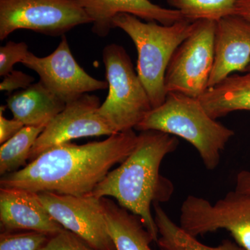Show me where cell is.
I'll list each match as a JSON object with an SVG mask.
<instances>
[{
    "mask_svg": "<svg viewBox=\"0 0 250 250\" xmlns=\"http://www.w3.org/2000/svg\"><path fill=\"white\" fill-rule=\"evenodd\" d=\"M46 126H24L0 147V174L11 173L25 166L31 149Z\"/></svg>",
    "mask_w": 250,
    "mask_h": 250,
    "instance_id": "d6986e66",
    "label": "cell"
},
{
    "mask_svg": "<svg viewBox=\"0 0 250 250\" xmlns=\"http://www.w3.org/2000/svg\"><path fill=\"white\" fill-rule=\"evenodd\" d=\"M108 231L116 250H153L154 241L142 220L107 197H102Z\"/></svg>",
    "mask_w": 250,
    "mask_h": 250,
    "instance_id": "2e32d148",
    "label": "cell"
},
{
    "mask_svg": "<svg viewBox=\"0 0 250 250\" xmlns=\"http://www.w3.org/2000/svg\"><path fill=\"white\" fill-rule=\"evenodd\" d=\"M216 21H195L190 35L174 51L165 75L167 93L198 99L208 89L214 62Z\"/></svg>",
    "mask_w": 250,
    "mask_h": 250,
    "instance_id": "ba28073f",
    "label": "cell"
},
{
    "mask_svg": "<svg viewBox=\"0 0 250 250\" xmlns=\"http://www.w3.org/2000/svg\"><path fill=\"white\" fill-rule=\"evenodd\" d=\"M238 0H167L185 19L191 21L211 20L218 21L234 14Z\"/></svg>",
    "mask_w": 250,
    "mask_h": 250,
    "instance_id": "ffe728a7",
    "label": "cell"
},
{
    "mask_svg": "<svg viewBox=\"0 0 250 250\" xmlns=\"http://www.w3.org/2000/svg\"><path fill=\"white\" fill-rule=\"evenodd\" d=\"M3 77L4 79L0 83V90L7 92L9 95L14 90L20 88L26 89L34 82V77L19 70H13L11 73Z\"/></svg>",
    "mask_w": 250,
    "mask_h": 250,
    "instance_id": "cb8c5ba5",
    "label": "cell"
},
{
    "mask_svg": "<svg viewBox=\"0 0 250 250\" xmlns=\"http://www.w3.org/2000/svg\"><path fill=\"white\" fill-rule=\"evenodd\" d=\"M154 220L159 232L156 243L161 250H246L236 242L225 240L217 247L206 246L174 223L160 204H154Z\"/></svg>",
    "mask_w": 250,
    "mask_h": 250,
    "instance_id": "ac0fdd59",
    "label": "cell"
},
{
    "mask_svg": "<svg viewBox=\"0 0 250 250\" xmlns=\"http://www.w3.org/2000/svg\"><path fill=\"white\" fill-rule=\"evenodd\" d=\"M6 106H1L0 107V143H3L9 141L15 135L19 132L24 127V125L17 120H9L5 118L4 112Z\"/></svg>",
    "mask_w": 250,
    "mask_h": 250,
    "instance_id": "d4e9b609",
    "label": "cell"
},
{
    "mask_svg": "<svg viewBox=\"0 0 250 250\" xmlns=\"http://www.w3.org/2000/svg\"><path fill=\"white\" fill-rule=\"evenodd\" d=\"M90 23L77 0H0L1 41L18 29L59 36Z\"/></svg>",
    "mask_w": 250,
    "mask_h": 250,
    "instance_id": "52a82bcc",
    "label": "cell"
},
{
    "mask_svg": "<svg viewBox=\"0 0 250 250\" xmlns=\"http://www.w3.org/2000/svg\"><path fill=\"white\" fill-rule=\"evenodd\" d=\"M6 103L14 119L24 126H47L66 105L41 81L11 94Z\"/></svg>",
    "mask_w": 250,
    "mask_h": 250,
    "instance_id": "9a60e30c",
    "label": "cell"
},
{
    "mask_svg": "<svg viewBox=\"0 0 250 250\" xmlns=\"http://www.w3.org/2000/svg\"><path fill=\"white\" fill-rule=\"evenodd\" d=\"M178 146V140L172 135L154 130L141 131L132 152L90 195L116 199L121 207L141 218L157 242L159 232L151 207L170 201L173 195V184L160 173V167Z\"/></svg>",
    "mask_w": 250,
    "mask_h": 250,
    "instance_id": "7a4b0ae2",
    "label": "cell"
},
{
    "mask_svg": "<svg viewBox=\"0 0 250 250\" xmlns=\"http://www.w3.org/2000/svg\"><path fill=\"white\" fill-rule=\"evenodd\" d=\"M135 129L154 130L186 140L208 170L217 168L222 152L234 136L232 129L207 113L199 99L177 93H167L164 103L153 108Z\"/></svg>",
    "mask_w": 250,
    "mask_h": 250,
    "instance_id": "3957f363",
    "label": "cell"
},
{
    "mask_svg": "<svg viewBox=\"0 0 250 250\" xmlns=\"http://www.w3.org/2000/svg\"><path fill=\"white\" fill-rule=\"evenodd\" d=\"M235 190L239 192H250V170L238 172L236 179Z\"/></svg>",
    "mask_w": 250,
    "mask_h": 250,
    "instance_id": "484cf974",
    "label": "cell"
},
{
    "mask_svg": "<svg viewBox=\"0 0 250 250\" xmlns=\"http://www.w3.org/2000/svg\"><path fill=\"white\" fill-rule=\"evenodd\" d=\"M250 64L249 67H248V71H250ZM248 71H247V72H248Z\"/></svg>",
    "mask_w": 250,
    "mask_h": 250,
    "instance_id": "f1b7e54d",
    "label": "cell"
},
{
    "mask_svg": "<svg viewBox=\"0 0 250 250\" xmlns=\"http://www.w3.org/2000/svg\"><path fill=\"white\" fill-rule=\"evenodd\" d=\"M234 14L239 15L242 17L246 18L250 21V6H236Z\"/></svg>",
    "mask_w": 250,
    "mask_h": 250,
    "instance_id": "4316f807",
    "label": "cell"
},
{
    "mask_svg": "<svg viewBox=\"0 0 250 250\" xmlns=\"http://www.w3.org/2000/svg\"><path fill=\"white\" fill-rule=\"evenodd\" d=\"M250 6V0H238L236 6Z\"/></svg>",
    "mask_w": 250,
    "mask_h": 250,
    "instance_id": "83f0119b",
    "label": "cell"
},
{
    "mask_svg": "<svg viewBox=\"0 0 250 250\" xmlns=\"http://www.w3.org/2000/svg\"><path fill=\"white\" fill-rule=\"evenodd\" d=\"M100 105V99L88 93L66 104L65 108L54 117L36 140L29 161L34 160L50 148L70 143L72 140L116 134L99 113Z\"/></svg>",
    "mask_w": 250,
    "mask_h": 250,
    "instance_id": "8fae6325",
    "label": "cell"
},
{
    "mask_svg": "<svg viewBox=\"0 0 250 250\" xmlns=\"http://www.w3.org/2000/svg\"><path fill=\"white\" fill-rule=\"evenodd\" d=\"M92 20V31L105 37L113 29V19L119 14L132 15L146 21L170 25L185 19L179 11L166 9L149 0H77Z\"/></svg>",
    "mask_w": 250,
    "mask_h": 250,
    "instance_id": "5bb4252c",
    "label": "cell"
},
{
    "mask_svg": "<svg viewBox=\"0 0 250 250\" xmlns=\"http://www.w3.org/2000/svg\"><path fill=\"white\" fill-rule=\"evenodd\" d=\"M250 64V21L239 15L216 21L214 62L208 88L223 82L234 72H247Z\"/></svg>",
    "mask_w": 250,
    "mask_h": 250,
    "instance_id": "7c38bea8",
    "label": "cell"
},
{
    "mask_svg": "<svg viewBox=\"0 0 250 250\" xmlns=\"http://www.w3.org/2000/svg\"><path fill=\"white\" fill-rule=\"evenodd\" d=\"M48 241V235L30 231L22 233H1L0 250H39Z\"/></svg>",
    "mask_w": 250,
    "mask_h": 250,
    "instance_id": "44dd1931",
    "label": "cell"
},
{
    "mask_svg": "<svg viewBox=\"0 0 250 250\" xmlns=\"http://www.w3.org/2000/svg\"><path fill=\"white\" fill-rule=\"evenodd\" d=\"M21 63L35 71L41 82L65 104L84 94L108 88L106 81L94 78L79 65L65 35L52 54L39 57L29 52Z\"/></svg>",
    "mask_w": 250,
    "mask_h": 250,
    "instance_id": "30bf717a",
    "label": "cell"
},
{
    "mask_svg": "<svg viewBox=\"0 0 250 250\" xmlns=\"http://www.w3.org/2000/svg\"><path fill=\"white\" fill-rule=\"evenodd\" d=\"M52 218L97 250H116L108 231L102 199L51 192L38 193Z\"/></svg>",
    "mask_w": 250,
    "mask_h": 250,
    "instance_id": "9c48e42d",
    "label": "cell"
},
{
    "mask_svg": "<svg viewBox=\"0 0 250 250\" xmlns=\"http://www.w3.org/2000/svg\"><path fill=\"white\" fill-rule=\"evenodd\" d=\"M0 223L6 232L27 230L54 236L64 229L49 214L38 193L18 188H0Z\"/></svg>",
    "mask_w": 250,
    "mask_h": 250,
    "instance_id": "4fadbf2b",
    "label": "cell"
},
{
    "mask_svg": "<svg viewBox=\"0 0 250 250\" xmlns=\"http://www.w3.org/2000/svg\"><path fill=\"white\" fill-rule=\"evenodd\" d=\"M179 226L196 238L227 230L237 244L250 250V192L234 189L214 204L204 197L188 195L181 205Z\"/></svg>",
    "mask_w": 250,
    "mask_h": 250,
    "instance_id": "8992f818",
    "label": "cell"
},
{
    "mask_svg": "<svg viewBox=\"0 0 250 250\" xmlns=\"http://www.w3.org/2000/svg\"><path fill=\"white\" fill-rule=\"evenodd\" d=\"M137 138L131 129L112 134L103 141L55 146L21 170L2 176L0 186L36 193L90 195L111 167L122 164L132 152Z\"/></svg>",
    "mask_w": 250,
    "mask_h": 250,
    "instance_id": "6da1fadb",
    "label": "cell"
},
{
    "mask_svg": "<svg viewBox=\"0 0 250 250\" xmlns=\"http://www.w3.org/2000/svg\"><path fill=\"white\" fill-rule=\"evenodd\" d=\"M198 99L215 120L233 111H250V70L244 75H230Z\"/></svg>",
    "mask_w": 250,
    "mask_h": 250,
    "instance_id": "e0dca14e",
    "label": "cell"
},
{
    "mask_svg": "<svg viewBox=\"0 0 250 250\" xmlns=\"http://www.w3.org/2000/svg\"><path fill=\"white\" fill-rule=\"evenodd\" d=\"M195 21L184 19L170 25L154 21L143 22L127 14L113 19V28H120L131 38L138 52L136 72L152 104V109L166 101L165 75L174 51L193 31Z\"/></svg>",
    "mask_w": 250,
    "mask_h": 250,
    "instance_id": "277c9868",
    "label": "cell"
},
{
    "mask_svg": "<svg viewBox=\"0 0 250 250\" xmlns=\"http://www.w3.org/2000/svg\"><path fill=\"white\" fill-rule=\"evenodd\" d=\"M29 51L24 42L9 41L0 47V76L4 77L14 70L15 64L22 62Z\"/></svg>",
    "mask_w": 250,
    "mask_h": 250,
    "instance_id": "7402d4cb",
    "label": "cell"
},
{
    "mask_svg": "<svg viewBox=\"0 0 250 250\" xmlns=\"http://www.w3.org/2000/svg\"><path fill=\"white\" fill-rule=\"evenodd\" d=\"M39 250H97L80 236L63 229L52 236Z\"/></svg>",
    "mask_w": 250,
    "mask_h": 250,
    "instance_id": "603a6c76",
    "label": "cell"
},
{
    "mask_svg": "<svg viewBox=\"0 0 250 250\" xmlns=\"http://www.w3.org/2000/svg\"><path fill=\"white\" fill-rule=\"evenodd\" d=\"M103 59L108 93L99 113L116 134L134 129L152 110L149 95L123 46L106 45Z\"/></svg>",
    "mask_w": 250,
    "mask_h": 250,
    "instance_id": "5b68a950",
    "label": "cell"
}]
</instances>
